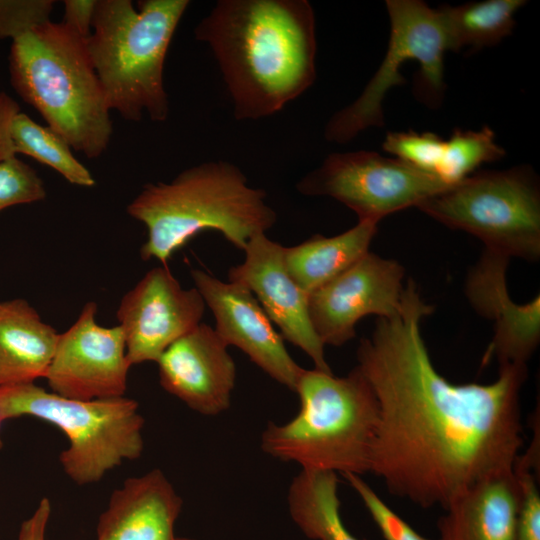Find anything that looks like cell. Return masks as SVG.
<instances>
[{"instance_id":"cell-20","label":"cell","mask_w":540,"mask_h":540,"mask_svg":"<svg viewBox=\"0 0 540 540\" xmlns=\"http://www.w3.org/2000/svg\"><path fill=\"white\" fill-rule=\"evenodd\" d=\"M58 338L25 299L0 302V387L45 378Z\"/></svg>"},{"instance_id":"cell-9","label":"cell","mask_w":540,"mask_h":540,"mask_svg":"<svg viewBox=\"0 0 540 540\" xmlns=\"http://www.w3.org/2000/svg\"><path fill=\"white\" fill-rule=\"evenodd\" d=\"M385 3L390 19L387 52L360 96L328 120V142L345 144L367 128L382 127L384 98L391 88L405 84L400 70L410 60L419 62L413 82L417 100L429 108H438L443 100L444 55L449 48L440 12L420 0Z\"/></svg>"},{"instance_id":"cell-32","label":"cell","mask_w":540,"mask_h":540,"mask_svg":"<svg viewBox=\"0 0 540 540\" xmlns=\"http://www.w3.org/2000/svg\"><path fill=\"white\" fill-rule=\"evenodd\" d=\"M19 104L6 92H0V163L16 156L12 140V123L20 112Z\"/></svg>"},{"instance_id":"cell-11","label":"cell","mask_w":540,"mask_h":540,"mask_svg":"<svg viewBox=\"0 0 540 540\" xmlns=\"http://www.w3.org/2000/svg\"><path fill=\"white\" fill-rule=\"evenodd\" d=\"M97 304L87 302L77 320L59 334L45 379L52 392L90 401L124 396L128 371L126 342L119 325L96 321Z\"/></svg>"},{"instance_id":"cell-1","label":"cell","mask_w":540,"mask_h":540,"mask_svg":"<svg viewBox=\"0 0 540 540\" xmlns=\"http://www.w3.org/2000/svg\"><path fill=\"white\" fill-rule=\"evenodd\" d=\"M427 304L409 279L400 310L376 319L357 367L379 406L371 473L393 496L443 509L479 480L514 467L523 445L527 365L499 366L489 384H453L434 367L420 331Z\"/></svg>"},{"instance_id":"cell-14","label":"cell","mask_w":540,"mask_h":540,"mask_svg":"<svg viewBox=\"0 0 540 540\" xmlns=\"http://www.w3.org/2000/svg\"><path fill=\"white\" fill-rule=\"evenodd\" d=\"M190 274L215 318L214 329L222 341L239 348L268 376L295 392L304 368L289 354L283 337L252 292L201 269H192Z\"/></svg>"},{"instance_id":"cell-4","label":"cell","mask_w":540,"mask_h":540,"mask_svg":"<svg viewBox=\"0 0 540 540\" xmlns=\"http://www.w3.org/2000/svg\"><path fill=\"white\" fill-rule=\"evenodd\" d=\"M11 87L47 126L89 159L100 157L113 133L110 109L86 39L49 20L12 40Z\"/></svg>"},{"instance_id":"cell-22","label":"cell","mask_w":540,"mask_h":540,"mask_svg":"<svg viewBox=\"0 0 540 540\" xmlns=\"http://www.w3.org/2000/svg\"><path fill=\"white\" fill-rule=\"evenodd\" d=\"M287 502L291 519L307 538L360 540L341 518L336 473L301 470L289 486Z\"/></svg>"},{"instance_id":"cell-33","label":"cell","mask_w":540,"mask_h":540,"mask_svg":"<svg viewBox=\"0 0 540 540\" xmlns=\"http://www.w3.org/2000/svg\"><path fill=\"white\" fill-rule=\"evenodd\" d=\"M50 515L51 503L42 498L33 514L22 522L17 540H45Z\"/></svg>"},{"instance_id":"cell-3","label":"cell","mask_w":540,"mask_h":540,"mask_svg":"<svg viewBox=\"0 0 540 540\" xmlns=\"http://www.w3.org/2000/svg\"><path fill=\"white\" fill-rule=\"evenodd\" d=\"M266 198L263 189L248 184L238 166L216 160L191 166L169 182L147 183L126 211L147 229L142 260L166 265L177 250L207 230L221 233L243 251L253 236L266 233L277 221Z\"/></svg>"},{"instance_id":"cell-23","label":"cell","mask_w":540,"mask_h":540,"mask_svg":"<svg viewBox=\"0 0 540 540\" xmlns=\"http://www.w3.org/2000/svg\"><path fill=\"white\" fill-rule=\"evenodd\" d=\"M525 0H485L461 5H441L449 51L466 49L468 54L499 44L511 35L515 14Z\"/></svg>"},{"instance_id":"cell-28","label":"cell","mask_w":540,"mask_h":540,"mask_svg":"<svg viewBox=\"0 0 540 540\" xmlns=\"http://www.w3.org/2000/svg\"><path fill=\"white\" fill-rule=\"evenodd\" d=\"M536 468L539 469V460L527 453L519 455L514 464L520 485L515 540H540V492Z\"/></svg>"},{"instance_id":"cell-8","label":"cell","mask_w":540,"mask_h":540,"mask_svg":"<svg viewBox=\"0 0 540 540\" xmlns=\"http://www.w3.org/2000/svg\"><path fill=\"white\" fill-rule=\"evenodd\" d=\"M417 208L472 234L487 250L533 262L540 257V189L528 166L475 172Z\"/></svg>"},{"instance_id":"cell-29","label":"cell","mask_w":540,"mask_h":540,"mask_svg":"<svg viewBox=\"0 0 540 540\" xmlns=\"http://www.w3.org/2000/svg\"><path fill=\"white\" fill-rule=\"evenodd\" d=\"M355 490L385 540H429L396 514L358 475H342Z\"/></svg>"},{"instance_id":"cell-17","label":"cell","mask_w":540,"mask_h":540,"mask_svg":"<svg viewBox=\"0 0 540 540\" xmlns=\"http://www.w3.org/2000/svg\"><path fill=\"white\" fill-rule=\"evenodd\" d=\"M510 258L485 249L465 281L473 309L494 322V335L483 364L496 358L499 366L527 365L540 342V298L525 304L509 296L506 272Z\"/></svg>"},{"instance_id":"cell-18","label":"cell","mask_w":540,"mask_h":540,"mask_svg":"<svg viewBox=\"0 0 540 540\" xmlns=\"http://www.w3.org/2000/svg\"><path fill=\"white\" fill-rule=\"evenodd\" d=\"M182 499L160 469L130 477L111 494L96 540H176Z\"/></svg>"},{"instance_id":"cell-24","label":"cell","mask_w":540,"mask_h":540,"mask_svg":"<svg viewBox=\"0 0 540 540\" xmlns=\"http://www.w3.org/2000/svg\"><path fill=\"white\" fill-rule=\"evenodd\" d=\"M11 134L16 155H27L54 169L72 185H95L91 172L74 156L71 146L48 126L20 111L13 119Z\"/></svg>"},{"instance_id":"cell-5","label":"cell","mask_w":540,"mask_h":540,"mask_svg":"<svg viewBox=\"0 0 540 540\" xmlns=\"http://www.w3.org/2000/svg\"><path fill=\"white\" fill-rule=\"evenodd\" d=\"M295 392L298 413L283 424L267 425L262 450L301 470L358 476L370 472L379 406L358 367L342 377L304 369Z\"/></svg>"},{"instance_id":"cell-26","label":"cell","mask_w":540,"mask_h":540,"mask_svg":"<svg viewBox=\"0 0 540 540\" xmlns=\"http://www.w3.org/2000/svg\"><path fill=\"white\" fill-rule=\"evenodd\" d=\"M445 140L433 132H388L382 144L396 159L436 175L444 151Z\"/></svg>"},{"instance_id":"cell-31","label":"cell","mask_w":540,"mask_h":540,"mask_svg":"<svg viewBox=\"0 0 540 540\" xmlns=\"http://www.w3.org/2000/svg\"><path fill=\"white\" fill-rule=\"evenodd\" d=\"M96 2L97 0L63 1L62 23L82 38L87 39L92 30Z\"/></svg>"},{"instance_id":"cell-7","label":"cell","mask_w":540,"mask_h":540,"mask_svg":"<svg viewBox=\"0 0 540 540\" xmlns=\"http://www.w3.org/2000/svg\"><path fill=\"white\" fill-rule=\"evenodd\" d=\"M32 416L63 431L69 440L59 460L79 485L95 483L125 460L141 456L144 419L138 403L121 396L90 401L69 399L35 383L0 387V424Z\"/></svg>"},{"instance_id":"cell-25","label":"cell","mask_w":540,"mask_h":540,"mask_svg":"<svg viewBox=\"0 0 540 540\" xmlns=\"http://www.w3.org/2000/svg\"><path fill=\"white\" fill-rule=\"evenodd\" d=\"M505 155V149L496 142L489 126L477 131L455 128L445 140L436 175L453 185L475 173L483 163L500 160Z\"/></svg>"},{"instance_id":"cell-21","label":"cell","mask_w":540,"mask_h":540,"mask_svg":"<svg viewBox=\"0 0 540 540\" xmlns=\"http://www.w3.org/2000/svg\"><path fill=\"white\" fill-rule=\"evenodd\" d=\"M376 233L377 223L358 221L335 236L313 235L300 244L284 247V265L297 285L311 293L365 255Z\"/></svg>"},{"instance_id":"cell-27","label":"cell","mask_w":540,"mask_h":540,"mask_svg":"<svg viewBox=\"0 0 540 540\" xmlns=\"http://www.w3.org/2000/svg\"><path fill=\"white\" fill-rule=\"evenodd\" d=\"M46 195L43 179L26 162L14 156L0 163V212L42 201Z\"/></svg>"},{"instance_id":"cell-2","label":"cell","mask_w":540,"mask_h":540,"mask_svg":"<svg viewBox=\"0 0 540 540\" xmlns=\"http://www.w3.org/2000/svg\"><path fill=\"white\" fill-rule=\"evenodd\" d=\"M217 63L236 120L282 110L316 79V26L307 0H218L194 29Z\"/></svg>"},{"instance_id":"cell-15","label":"cell","mask_w":540,"mask_h":540,"mask_svg":"<svg viewBox=\"0 0 540 540\" xmlns=\"http://www.w3.org/2000/svg\"><path fill=\"white\" fill-rule=\"evenodd\" d=\"M244 260L228 270V281L248 288L284 340L304 351L314 368L332 372L325 358L324 345L309 316V293L292 279L283 261L284 246L266 233L253 236L244 248Z\"/></svg>"},{"instance_id":"cell-13","label":"cell","mask_w":540,"mask_h":540,"mask_svg":"<svg viewBox=\"0 0 540 540\" xmlns=\"http://www.w3.org/2000/svg\"><path fill=\"white\" fill-rule=\"evenodd\" d=\"M206 304L185 289L167 265L149 270L121 299L116 316L130 364L157 362L176 340L201 323Z\"/></svg>"},{"instance_id":"cell-34","label":"cell","mask_w":540,"mask_h":540,"mask_svg":"<svg viewBox=\"0 0 540 540\" xmlns=\"http://www.w3.org/2000/svg\"><path fill=\"white\" fill-rule=\"evenodd\" d=\"M176 540H197V539L186 538V537H177Z\"/></svg>"},{"instance_id":"cell-6","label":"cell","mask_w":540,"mask_h":540,"mask_svg":"<svg viewBox=\"0 0 540 540\" xmlns=\"http://www.w3.org/2000/svg\"><path fill=\"white\" fill-rule=\"evenodd\" d=\"M97 0L87 49L110 110L127 121L164 122V65L189 0Z\"/></svg>"},{"instance_id":"cell-30","label":"cell","mask_w":540,"mask_h":540,"mask_svg":"<svg viewBox=\"0 0 540 540\" xmlns=\"http://www.w3.org/2000/svg\"><path fill=\"white\" fill-rule=\"evenodd\" d=\"M54 6L53 0H0V41L49 21Z\"/></svg>"},{"instance_id":"cell-12","label":"cell","mask_w":540,"mask_h":540,"mask_svg":"<svg viewBox=\"0 0 540 540\" xmlns=\"http://www.w3.org/2000/svg\"><path fill=\"white\" fill-rule=\"evenodd\" d=\"M404 274L399 262L368 251L309 293L310 320L322 344L341 346L352 340L357 322L367 315L389 318L397 314Z\"/></svg>"},{"instance_id":"cell-16","label":"cell","mask_w":540,"mask_h":540,"mask_svg":"<svg viewBox=\"0 0 540 540\" xmlns=\"http://www.w3.org/2000/svg\"><path fill=\"white\" fill-rule=\"evenodd\" d=\"M227 348L214 327L200 323L157 360L161 386L202 415L226 411L236 382V365Z\"/></svg>"},{"instance_id":"cell-19","label":"cell","mask_w":540,"mask_h":540,"mask_svg":"<svg viewBox=\"0 0 540 540\" xmlns=\"http://www.w3.org/2000/svg\"><path fill=\"white\" fill-rule=\"evenodd\" d=\"M520 485L514 467L474 483L445 508L440 540H515Z\"/></svg>"},{"instance_id":"cell-10","label":"cell","mask_w":540,"mask_h":540,"mask_svg":"<svg viewBox=\"0 0 540 540\" xmlns=\"http://www.w3.org/2000/svg\"><path fill=\"white\" fill-rule=\"evenodd\" d=\"M435 174L374 151L329 154L319 167L296 184L305 196H327L341 202L358 221L377 223L400 210L417 207L426 198L449 188Z\"/></svg>"}]
</instances>
